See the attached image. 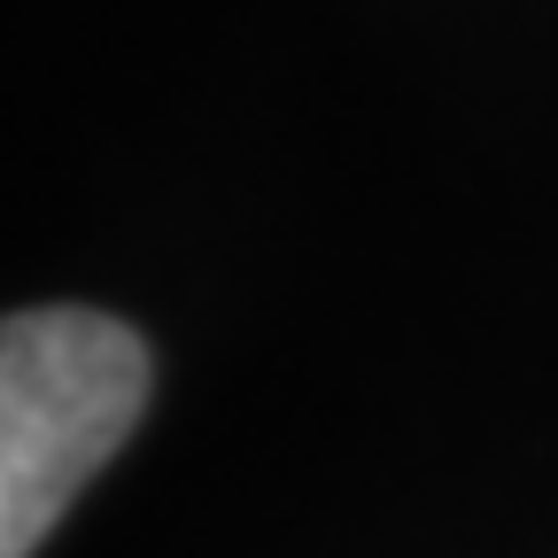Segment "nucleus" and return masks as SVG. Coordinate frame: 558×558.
<instances>
[{
    "instance_id": "nucleus-1",
    "label": "nucleus",
    "mask_w": 558,
    "mask_h": 558,
    "mask_svg": "<svg viewBox=\"0 0 558 558\" xmlns=\"http://www.w3.org/2000/svg\"><path fill=\"white\" fill-rule=\"evenodd\" d=\"M156 357L109 311H16L0 333V558H32L78 488L124 450Z\"/></svg>"
}]
</instances>
